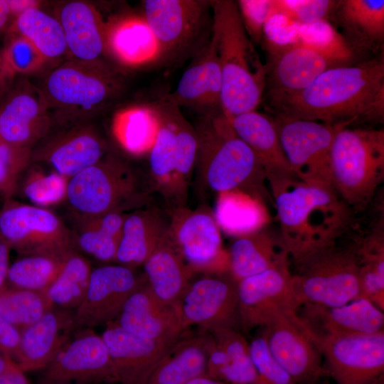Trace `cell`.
Returning <instances> with one entry per match:
<instances>
[{"label": "cell", "mask_w": 384, "mask_h": 384, "mask_svg": "<svg viewBox=\"0 0 384 384\" xmlns=\"http://www.w3.org/2000/svg\"><path fill=\"white\" fill-rule=\"evenodd\" d=\"M18 329L0 315V353L16 364L20 347Z\"/></svg>", "instance_id": "db71d44e"}, {"label": "cell", "mask_w": 384, "mask_h": 384, "mask_svg": "<svg viewBox=\"0 0 384 384\" xmlns=\"http://www.w3.org/2000/svg\"><path fill=\"white\" fill-rule=\"evenodd\" d=\"M275 117L330 124L377 122L384 116V60L333 68L297 92L267 98Z\"/></svg>", "instance_id": "6da1fadb"}, {"label": "cell", "mask_w": 384, "mask_h": 384, "mask_svg": "<svg viewBox=\"0 0 384 384\" xmlns=\"http://www.w3.org/2000/svg\"><path fill=\"white\" fill-rule=\"evenodd\" d=\"M14 31L28 40L46 59L67 51L64 33L56 17L38 7L26 9L16 16Z\"/></svg>", "instance_id": "60d3db41"}, {"label": "cell", "mask_w": 384, "mask_h": 384, "mask_svg": "<svg viewBox=\"0 0 384 384\" xmlns=\"http://www.w3.org/2000/svg\"><path fill=\"white\" fill-rule=\"evenodd\" d=\"M209 334L206 375L233 384H257L249 342L240 330L220 327Z\"/></svg>", "instance_id": "83f0119b"}, {"label": "cell", "mask_w": 384, "mask_h": 384, "mask_svg": "<svg viewBox=\"0 0 384 384\" xmlns=\"http://www.w3.org/2000/svg\"><path fill=\"white\" fill-rule=\"evenodd\" d=\"M159 128V118L153 104L133 105L114 117L112 129L119 143L127 151L142 155L151 150Z\"/></svg>", "instance_id": "f35d334b"}, {"label": "cell", "mask_w": 384, "mask_h": 384, "mask_svg": "<svg viewBox=\"0 0 384 384\" xmlns=\"http://www.w3.org/2000/svg\"><path fill=\"white\" fill-rule=\"evenodd\" d=\"M117 373L118 384H146L168 349L175 343L142 337L113 322L101 334Z\"/></svg>", "instance_id": "cb8c5ba5"}, {"label": "cell", "mask_w": 384, "mask_h": 384, "mask_svg": "<svg viewBox=\"0 0 384 384\" xmlns=\"http://www.w3.org/2000/svg\"><path fill=\"white\" fill-rule=\"evenodd\" d=\"M288 255L298 309L306 304L338 306L361 297L360 260L351 228Z\"/></svg>", "instance_id": "277c9868"}, {"label": "cell", "mask_w": 384, "mask_h": 384, "mask_svg": "<svg viewBox=\"0 0 384 384\" xmlns=\"http://www.w3.org/2000/svg\"><path fill=\"white\" fill-rule=\"evenodd\" d=\"M334 14L356 46L371 49L383 43V0L338 1Z\"/></svg>", "instance_id": "8d00e7d4"}, {"label": "cell", "mask_w": 384, "mask_h": 384, "mask_svg": "<svg viewBox=\"0 0 384 384\" xmlns=\"http://www.w3.org/2000/svg\"><path fill=\"white\" fill-rule=\"evenodd\" d=\"M67 255H22L10 265L6 285L45 292L60 272Z\"/></svg>", "instance_id": "b9f144b4"}, {"label": "cell", "mask_w": 384, "mask_h": 384, "mask_svg": "<svg viewBox=\"0 0 384 384\" xmlns=\"http://www.w3.org/2000/svg\"><path fill=\"white\" fill-rule=\"evenodd\" d=\"M74 331V311L53 307L20 331L16 365L24 373L40 371L53 359Z\"/></svg>", "instance_id": "484cf974"}, {"label": "cell", "mask_w": 384, "mask_h": 384, "mask_svg": "<svg viewBox=\"0 0 384 384\" xmlns=\"http://www.w3.org/2000/svg\"><path fill=\"white\" fill-rule=\"evenodd\" d=\"M11 250L9 245L0 236V291L6 286Z\"/></svg>", "instance_id": "11a10c76"}, {"label": "cell", "mask_w": 384, "mask_h": 384, "mask_svg": "<svg viewBox=\"0 0 384 384\" xmlns=\"http://www.w3.org/2000/svg\"><path fill=\"white\" fill-rule=\"evenodd\" d=\"M145 282L134 268L105 265L92 268L85 296L74 311L75 331L114 321L130 295Z\"/></svg>", "instance_id": "e0dca14e"}, {"label": "cell", "mask_w": 384, "mask_h": 384, "mask_svg": "<svg viewBox=\"0 0 384 384\" xmlns=\"http://www.w3.org/2000/svg\"><path fill=\"white\" fill-rule=\"evenodd\" d=\"M119 87L117 79L104 68L76 61L50 72L40 90L49 110L56 109L63 120H72L105 105L118 93Z\"/></svg>", "instance_id": "ba28073f"}, {"label": "cell", "mask_w": 384, "mask_h": 384, "mask_svg": "<svg viewBox=\"0 0 384 384\" xmlns=\"http://www.w3.org/2000/svg\"><path fill=\"white\" fill-rule=\"evenodd\" d=\"M6 75V73L4 70V65H3V63H2V60L1 59V57H0V80L1 79V78L4 75Z\"/></svg>", "instance_id": "6125c7cd"}, {"label": "cell", "mask_w": 384, "mask_h": 384, "mask_svg": "<svg viewBox=\"0 0 384 384\" xmlns=\"http://www.w3.org/2000/svg\"><path fill=\"white\" fill-rule=\"evenodd\" d=\"M236 2L247 36L253 42L260 43L267 21L274 15V0H239Z\"/></svg>", "instance_id": "816d5d0a"}, {"label": "cell", "mask_w": 384, "mask_h": 384, "mask_svg": "<svg viewBox=\"0 0 384 384\" xmlns=\"http://www.w3.org/2000/svg\"><path fill=\"white\" fill-rule=\"evenodd\" d=\"M23 174L19 186L32 205L47 208L67 201L70 178L53 170L46 171L38 166H29Z\"/></svg>", "instance_id": "bcb514c9"}, {"label": "cell", "mask_w": 384, "mask_h": 384, "mask_svg": "<svg viewBox=\"0 0 384 384\" xmlns=\"http://www.w3.org/2000/svg\"><path fill=\"white\" fill-rule=\"evenodd\" d=\"M297 314L315 339L384 331L383 311L363 297L338 306L303 304Z\"/></svg>", "instance_id": "44dd1931"}, {"label": "cell", "mask_w": 384, "mask_h": 384, "mask_svg": "<svg viewBox=\"0 0 384 384\" xmlns=\"http://www.w3.org/2000/svg\"><path fill=\"white\" fill-rule=\"evenodd\" d=\"M208 336L205 331L181 336L166 351L146 384H186L205 375Z\"/></svg>", "instance_id": "e575fe53"}, {"label": "cell", "mask_w": 384, "mask_h": 384, "mask_svg": "<svg viewBox=\"0 0 384 384\" xmlns=\"http://www.w3.org/2000/svg\"><path fill=\"white\" fill-rule=\"evenodd\" d=\"M106 50L130 68L163 60L161 47L143 14L124 15L106 25Z\"/></svg>", "instance_id": "f1b7e54d"}, {"label": "cell", "mask_w": 384, "mask_h": 384, "mask_svg": "<svg viewBox=\"0 0 384 384\" xmlns=\"http://www.w3.org/2000/svg\"><path fill=\"white\" fill-rule=\"evenodd\" d=\"M150 192L128 164L105 155L70 178L67 201L74 214L97 216L141 208L149 201Z\"/></svg>", "instance_id": "52a82bcc"}, {"label": "cell", "mask_w": 384, "mask_h": 384, "mask_svg": "<svg viewBox=\"0 0 384 384\" xmlns=\"http://www.w3.org/2000/svg\"><path fill=\"white\" fill-rule=\"evenodd\" d=\"M169 237L186 264L196 272L228 271V254L213 213L184 207L174 210L169 220Z\"/></svg>", "instance_id": "9a60e30c"}, {"label": "cell", "mask_w": 384, "mask_h": 384, "mask_svg": "<svg viewBox=\"0 0 384 384\" xmlns=\"http://www.w3.org/2000/svg\"><path fill=\"white\" fill-rule=\"evenodd\" d=\"M237 282L240 325L244 331L262 328L277 314L298 309L289 255L263 272Z\"/></svg>", "instance_id": "2e32d148"}, {"label": "cell", "mask_w": 384, "mask_h": 384, "mask_svg": "<svg viewBox=\"0 0 384 384\" xmlns=\"http://www.w3.org/2000/svg\"><path fill=\"white\" fill-rule=\"evenodd\" d=\"M299 26L286 16L274 14L268 19L264 27L262 40L277 44L297 42Z\"/></svg>", "instance_id": "f5cc1de1"}, {"label": "cell", "mask_w": 384, "mask_h": 384, "mask_svg": "<svg viewBox=\"0 0 384 384\" xmlns=\"http://www.w3.org/2000/svg\"><path fill=\"white\" fill-rule=\"evenodd\" d=\"M6 74H28L39 69L46 59L26 38L16 34L0 55Z\"/></svg>", "instance_id": "c3c4849f"}, {"label": "cell", "mask_w": 384, "mask_h": 384, "mask_svg": "<svg viewBox=\"0 0 384 384\" xmlns=\"http://www.w3.org/2000/svg\"><path fill=\"white\" fill-rule=\"evenodd\" d=\"M249 346L257 374V384H297L272 355L262 332L249 342Z\"/></svg>", "instance_id": "681fc988"}, {"label": "cell", "mask_w": 384, "mask_h": 384, "mask_svg": "<svg viewBox=\"0 0 384 384\" xmlns=\"http://www.w3.org/2000/svg\"><path fill=\"white\" fill-rule=\"evenodd\" d=\"M272 120L294 175L306 183L332 187L331 150L333 141L337 130L348 125L278 117Z\"/></svg>", "instance_id": "30bf717a"}, {"label": "cell", "mask_w": 384, "mask_h": 384, "mask_svg": "<svg viewBox=\"0 0 384 384\" xmlns=\"http://www.w3.org/2000/svg\"><path fill=\"white\" fill-rule=\"evenodd\" d=\"M199 180L215 193L240 190L255 196L266 173L251 149L235 133L223 112L201 115L195 127Z\"/></svg>", "instance_id": "5b68a950"}, {"label": "cell", "mask_w": 384, "mask_h": 384, "mask_svg": "<svg viewBox=\"0 0 384 384\" xmlns=\"http://www.w3.org/2000/svg\"><path fill=\"white\" fill-rule=\"evenodd\" d=\"M126 215L117 212L97 216L74 214L71 232L75 249L102 262H115Z\"/></svg>", "instance_id": "d590c367"}, {"label": "cell", "mask_w": 384, "mask_h": 384, "mask_svg": "<svg viewBox=\"0 0 384 384\" xmlns=\"http://www.w3.org/2000/svg\"><path fill=\"white\" fill-rule=\"evenodd\" d=\"M37 384H118V379L102 336L85 329L75 331L38 371Z\"/></svg>", "instance_id": "8fae6325"}, {"label": "cell", "mask_w": 384, "mask_h": 384, "mask_svg": "<svg viewBox=\"0 0 384 384\" xmlns=\"http://www.w3.org/2000/svg\"><path fill=\"white\" fill-rule=\"evenodd\" d=\"M337 384H378L384 371V331L315 339Z\"/></svg>", "instance_id": "5bb4252c"}, {"label": "cell", "mask_w": 384, "mask_h": 384, "mask_svg": "<svg viewBox=\"0 0 384 384\" xmlns=\"http://www.w3.org/2000/svg\"><path fill=\"white\" fill-rule=\"evenodd\" d=\"M0 384H31L26 373L18 367L0 375Z\"/></svg>", "instance_id": "9f6ffc18"}, {"label": "cell", "mask_w": 384, "mask_h": 384, "mask_svg": "<svg viewBox=\"0 0 384 384\" xmlns=\"http://www.w3.org/2000/svg\"><path fill=\"white\" fill-rule=\"evenodd\" d=\"M18 366L14 362L6 358L0 353V375Z\"/></svg>", "instance_id": "94428289"}, {"label": "cell", "mask_w": 384, "mask_h": 384, "mask_svg": "<svg viewBox=\"0 0 384 384\" xmlns=\"http://www.w3.org/2000/svg\"><path fill=\"white\" fill-rule=\"evenodd\" d=\"M0 236L21 256H66L76 250L71 230L55 213L12 198L0 208Z\"/></svg>", "instance_id": "9c48e42d"}, {"label": "cell", "mask_w": 384, "mask_h": 384, "mask_svg": "<svg viewBox=\"0 0 384 384\" xmlns=\"http://www.w3.org/2000/svg\"><path fill=\"white\" fill-rule=\"evenodd\" d=\"M31 149L0 140V196L11 199L18 190L20 177L31 163Z\"/></svg>", "instance_id": "7dc6e473"}, {"label": "cell", "mask_w": 384, "mask_h": 384, "mask_svg": "<svg viewBox=\"0 0 384 384\" xmlns=\"http://www.w3.org/2000/svg\"><path fill=\"white\" fill-rule=\"evenodd\" d=\"M229 119L235 134L255 154L267 181L295 176L284 154L272 119L254 110Z\"/></svg>", "instance_id": "f546056e"}, {"label": "cell", "mask_w": 384, "mask_h": 384, "mask_svg": "<svg viewBox=\"0 0 384 384\" xmlns=\"http://www.w3.org/2000/svg\"><path fill=\"white\" fill-rule=\"evenodd\" d=\"M221 92V71L215 44L210 37L183 72L175 90L165 97L200 116L213 115L223 112Z\"/></svg>", "instance_id": "603a6c76"}, {"label": "cell", "mask_w": 384, "mask_h": 384, "mask_svg": "<svg viewBox=\"0 0 384 384\" xmlns=\"http://www.w3.org/2000/svg\"><path fill=\"white\" fill-rule=\"evenodd\" d=\"M297 42L320 53L336 66L348 65L353 58V47L327 20L299 25Z\"/></svg>", "instance_id": "f6af8a7d"}, {"label": "cell", "mask_w": 384, "mask_h": 384, "mask_svg": "<svg viewBox=\"0 0 384 384\" xmlns=\"http://www.w3.org/2000/svg\"><path fill=\"white\" fill-rule=\"evenodd\" d=\"M311 384H314V383H311Z\"/></svg>", "instance_id": "be15d7a7"}, {"label": "cell", "mask_w": 384, "mask_h": 384, "mask_svg": "<svg viewBox=\"0 0 384 384\" xmlns=\"http://www.w3.org/2000/svg\"><path fill=\"white\" fill-rule=\"evenodd\" d=\"M153 105L159 115V128L149 152L150 186L176 210L181 207L176 183V142L171 104L164 97Z\"/></svg>", "instance_id": "1f68e13d"}, {"label": "cell", "mask_w": 384, "mask_h": 384, "mask_svg": "<svg viewBox=\"0 0 384 384\" xmlns=\"http://www.w3.org/2000/svg\"><path fill=\"white\" fill-rule=\"evenodd\" d=\"M268 348L297 384H311L327 374L321 350L297 314L288 309L262 328Z\"/></svg>", "instance_id": "7c38bea8"}, {"label": "cell", "mask_w": 384, "mask_h": 384, "mask_svg": "<svg viewBox=\"0 0 384 384\" xmlns=\"http://www.w3.org/2000/svg\"><path fill=\"white\" fill-rule=\"evenodd\" d=\"M53 308L44 292L6 286L0 291V315L20 331Z\"/></svg>", "instance_id": "7bdbcfd3"}, {"label": "cell", "mask_w": 384, "mask_h": 384, "mask_svg": "<svg viewBox=\"0 0 384 384\" xmlns=\"http://www.w3.org/2000/svg\"><path fill=\"white\" fill-rule=\"evenodd\" d=\"M112 322L133 334L168 343L176 342L186 332L178 304L161 302L146 280L130 295Z\"/></svg>", "instance_id": "7402d4cb"}, {"label": "cell", "mask_w": 384, "mask_h": 384, "mask_svg": "<svg viewBox=\"0 0 384 384\" xmlns=\"http://www.w3.org/2000/svg\"><path fill=\"white\" fill-rule=\"evenodd\" d=\"M210 9L206 0H145L142 14L162 51L163 60L180 54L201 31Z\"/></svg>", "instance_id": "ac0fdd59"}, {"label": "cell", "mask_w": 384, "mask_h": 384, "mask_svg": "<svg viewBox=\"0 0 384 384\" xmlns=\"http://www.w3.org/2000/svg\"><path fill=\"white\" fill-rule=\"evenodd\" d=\"M213 215L220 230L236 238L264 228L268 220L259 198L240 190L218 193Z\"/></svg>", "instance_id": "74e56055"}, {"label": "cell", "mask_w": 384, "mask_h": 384, "mask_svg": "<svg viewBox=\"0 0 384 384\" xmlns=\"http://www.w3.org/2000/svg\"><path fill=\"white\" fill-rule=\"evenodd\" d=\"M383 176V129L339 128L331 150V185L354 214L370 203Z\"/></svg>", "instance_id": "8992f818"}, {"label": "cell", "mask_w": 384, "mask_h": 384, "mask_svg": "<svg viewBox=\"0 0 384 384\" xmlns=\"http://www.w3.org/2000/svg\"><path fill=\"white\" fill-rule=\"evenodd\" d=\"M105 156V143L90 127H76L59 133L35 151L31 161L46 164L70 178Z\"/></svg>", "instance_id": "d4e9b609"}, {"label": "cell", "mask_w": 384, "mask_h": 384, "mask_svg": "<svg viewBox=\"0 0 384 384\" xmlns=\"http://www.w3.org/2000/svg\"><path fill=\"white\" fill-rule=\"evenodd\" d=\"M263 43L267 54V98L301 91L327 70L339 67L299 42L277 44L263 40Z\"/></svg>", "instance_id": "d6986e66"}, {"label": "cell", "mask_w": 384, "mask_h": 384, "mask_svg": "<svg viewBox=\"0 0 384 384\" xmlns=\"http://www.w3.org/2000/svg\"><path fill=\"white\" fill-rule=\"evenodd\" d=\"M338 1L274 0V14H281L299 25L326 20Z\"/></svg>", "instance_id": "f907efd6"}, {"label": "cell", "mask_w": 384, "mask_h": 384, "mask_svg": "<svg viewBox=\"0 0 384 384\" xmlns=\"http://www.w3.org/2000/svg\"><path fill=\"white\" fill-rule=\"evenodd\" d=\"M142 265L149 289L168 304L178 303L196 274L171 242L168 230Z\"/></svg>", "instance_id": "4dcf8cb0"}, {"label": "cell", "mask_w": 384, "mask_h": 384, "mask_svg": "<svg viewBox=\"0 0 384 384\" xmlns=\"http://www.w3.org/2000/svg\"><path fill=\"white\" fill-rule=\"evenodd\" d=\"M92 270L85 257L76 250L70 252L58 275L45 292L53 307L75 311L85 296Z\"/></svg>", "instance_id": "ab89813d"}, {"label": "cell", "mask_w": 384, "mask_h": 384, "mask_svg": "<svg viewBox=\"0 0 384 384\" xmlns=\"http://www.w3.org/2000/svg\"><path fill=\"white\" fill-rule=\"evenodd\" d=\"M48 105L39 89L18 82L0 101V140L31 149L50 127Z\"/></svg>", "instance_id": "ffe728a7"}, {"label": "cell", "mask_w": 384, "mask_h": 384, "mask_svg": "<svg viewBox=\"0 0 384 384\" xmlns=\"http://www.w3.org/2000/svg\"><path fill=\"white\" fill-rule=\"evenodd\" d=\"M287 256L279 233L264 227L233 242L228 253V272L238 282L263 272Z\"/></svg>", "instance_id": "836d02e7"}, {"label": "cell", "mask_w": 384, "mask_h": 384, "mask_svg": "<svg viewBox=\"0 0 384 384\" xmlns=\"http://www.w3.org/2000/svg\"><path fill=\"white\" fill-rule=\"evenodd\" d=\"M169 102L171 104L176 142V183L180 207L182 208L186 198L191 174L196 166L198 137L195 127L186 120L180 107Z\"/></svg>", "instance_id": "ee69618b"}, {"label": "cell", "mask_w": 384, "mask_h": 384, "mask_svg": "<svg viewBox=\"0 0 384 384\" xmlns=\"http://www.w3.org/2000/svg\"><path fill=\"white\" fill-rule=\"evenodd\" d=\"M178 304L185 331L191 326L241 329L238 282L229 272L193 279Z\"/></svg>", "instance_id": "4fadbf2b"}, {"label": "cell", "mask_w": 384, "mask_h": 384, "mask_svg": "<svg viewBox=\"0 0 384 384\" xmlns=\"http://www.w3.org/2000/svg\"><path fill=\"white\" fill-rule=\"evenodd\" d=\"M68 51L78 62L96 64L106 50V25L90 4L71 1L56 9Z\"/></svg>", "instance_id": "4316f807"}, {"label": "cell", "mask_w": 384, "mask_h": 384, "mask_svg": "<svg viewBox=\"0 0 384 384\" xmlns=\"http://www.w3.org/2000/svg\"><path fill=\"white\" fill-rule=\"evenodd\" d=\"M7 1V0H6ZM11 14H16V16L28 9L37 7L38 2L35 1H7Z\"/></svg>", "instance_id": "6f0895ef"}, {"label": "cell", "mask_w": 384, "mask_h": 384, "mask_svg": "<svg viewBox=\"0 0 384 384\" xmlns=\"http://www.w3.org/2000/svg\"><path fill=\"white\" fill-rule=\"evenodd\" d=\"M11 15L9 6L6 0H0V28L4 27Z\"/></svg>", "instance_id": "91938a15"}, {"label": "cell", "mask_w": 384, "mask_h": 384, "mask_svg": "<svg viewBox=\"0 0 384 384\" xmlns=\"http://www.w3.org/2000/svg\"><path fill=\"white\" fill-rule=\"evenodd\" d=\"M186 384H233L220 380L211 378L206 375L196 377Z\"/></svg>", "instance_id": "680465c9"}, {"label": "cell", "mask_w": 384, "mask_h": 384, "mask_svg": "<svg viewBox=\"0 0 384 384\" xmlns=\"http://www.w3.org/2000/svg\"><path fill=\"white\" fill-rule=\"evenodd\" d=\"M269 183L288 254L335 239L355 219L354 213L332 187L306 183L296 176Z\"/></svg>", "instance_id": "7a4b0ae2"}, {"label": "cell", "mask_w": 384, "mask_h": 384, "mask_svg": "<svg viewBox=\"0 0 384 384\" xmlns=\"http://www.w3.org/2000/svg\"><path fill=\"white\" fill-rule=\"evenodd\" d=\"M169 225V220L154 207L127 213L115 262L132 268L143 265L167 231Z\"/></svg>", "instance_id": "d6a6232c"}, {"label": "cell", "mask_w": 384, "mask_h": 384, "mask_svg": "<svg viewBox=\"0 0 384 384\" xmlns=\"http://www.w3.org/2000/svg\"><path fill=\"white\" fill-rule=\"evenodd\" d=\"M212 33L222 75L221 107L231 118L256 110L265 90L262 64L241 21L236 1H210Z\"/></svg>", "instance_id": "3957f363"}]
</instances>
